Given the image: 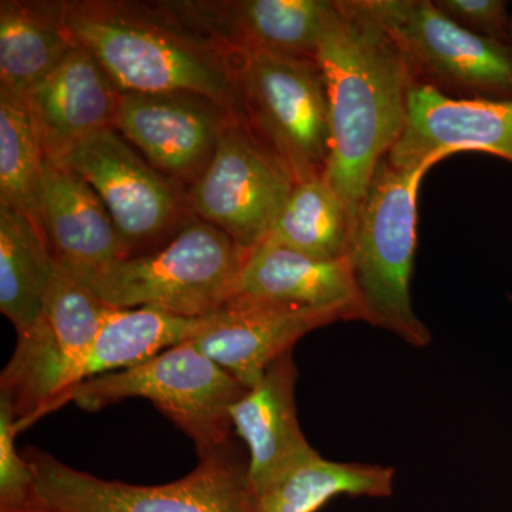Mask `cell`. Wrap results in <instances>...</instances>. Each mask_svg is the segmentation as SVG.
Returning a JSON list of instances; mask_svg holds the SVG:
<instances>
[{"instance_id": "cell-2", "label": "cell", "mask_w": 512, "mask_h": 512, "mask_svg": "<svg viewBox=\"0 0 512 512\" xmlns=\"http://www.w3.org/2000/svg\"><path fill=\"white\" fill-rule=\"evenodd\" d=\"M63 18L120 93L192 94L244 114L231 50L192 29L163 2H63Z\"/></svg>"}, {"instance_id": "cell-21", "label": "cell", "mask_w": 512, "mask_h": 512, "mask_svg": "<svg viewBox=\"0 0 512 512\" xmlns=\"http://www.w3.org/2000/svg\"><path fill=\"white\" fill-rule=\"evenodd\" d=\"M205 318H184L154 306L114 308L84 357L73 387L93 377L141 365L194 338Z\"/></svg>"}, {"instance_id": "cell-22", "label": "cell", "mask_w": 512, "mask_h": 512, "mask_svg": "<svg viewBox=\"0 0 512 512\" xmlns=\"http://www.w3.org/2000/svg\"><path fill=\"white\" fill-rule=\"evenodd\" d=\"M55 266L35 222L0 205V311L18 335L32 329L42 316Z\"/></svg>"}, {"instance_id": "cell-24", "label": "cell", "mask_w": 512, "mask_h": 512, "mask_svg": "<svg viewBox=\"0 0 512 512\" xmlns=\"http://www.w3.org/2000/svg\"><path fill=\"white\" fill-rule=\"evenodd\" d=\"M353 222L348 208L325 177L301 181L261 244L279 245L313 256L346 259Z\"/></svg>"}, {"instance_id": "cell-26", "label": "cell", "mask_w": 512, "mask_h": 512, "mask_svg": "<svg viewBox=\"0 0 512 512\" xmlns=\"http://www.w3.org/2000/svg\"><path fill=\"white\" fill-rule=\"evenodd\" d=\"M16 414L8 394L0 393V512L45 510L36 493L29 461L16 450Z\"/></svg>"}, {"instance_id": "cell-1", "label": "cell", "mask_w": 512, "mask_h": 512, "mask_svg": "<svg viewBox=\"0 0 512 512\" xmlns=\"http://www.w3.org/2000/svg\"><path fill=\"white\" fill-rule=\"evenodd\" d=\"M316 62L328 89L330 157L325 178L355 225L377 165L406 126L412 72L366 0H339Z\"/></svg>"}, {"instance_id": "cell-28", "label": "cell", "mask_w": 512, "mask_h": 512, "mask_svg": "<svg viewBox=\"0 0 512 512\" xmlns=\"http://www.w3.org/2000/svg\"><path fill=\"white\" fill-rule=\"evenodd\" d=\"M510 33H511V46H512V18H511Z\"/></svg>"}, {"instance_id": "cell-3", "label": "cell", "mask_w": 512, "mask_h": 512, "mask_svg": "<svg viewBox=\"0 0 512 512\" xmlns=\"http://www.w3.org/2000/svg\"><path fill=\"white\" fill-rule=\"evenodd\" d=\"M431 167L377 165L355 225L348 261L363 322L426 348L430 329L414 312L410 282L417 247V195Z\"/></svg>"}, {"instance_id": "cell-20", "label": "cell", "mask_w": 512, "mask_h": 512, "mask_svg": "<svg viewBox=\"0 0 512 512\" xmlns=\"http://www.w3.org/2000/svg\"><path fill=\"white\" fill-rule=\"evenodd\" d=\"M77 46L63 2H0V89L26 96Z\"/></svg>"}, {"instance_id": "cell-15", "label": "cell", "mask_w": 512, "mask_h": 512, "mask_svg": "<svg viewBox=\"0 0 512 512\" xmlns=\"http://www.w3.org/2000/svg\"><path fill=\"white\" fill-rule=\"evenodd\" d=\"M338 315L312 309L229 301L205 318L192 342L247 389L279 357L312 330L338 322Z\"/></svg>"}, {"instance_id": "cell-9", "label": "cell", "mask_w": 512, "mask_h": 512, "mask_svg": "<svg viewBox=\"0 0 512 512\" xmlns=\"http://www.w3.org/2000/svg\"><path fill=\"white\" fill-rule=\"evenodd\" d=\"M366 2L402 49L414 84L448 96L512 100L511 45L460 28L430 0Z\"/></svg>"}, {"instance_id": "cell-5", "label": "cell", "mask_w": 512, "mask_h": 512, "mask_svg": "<svg viewBox=\"0 0 512 512\" xmlns=\"http://www.w3.org/2000/svg\"><path fill=\"white\" fill-rule=\"evenodd\" d=\"M247 390L188 339L141 365L84 380L50 403L43 417L70 402L97 412L141 397L183 430L202 458L231 446L234 427L229 410Z\"/></svg>"}, {"instance_id": "cell-8", "label": "cell", "mask_w": 512, "mask_h": 512, "mask_svg": "<svg viewBox=\"0 0 512 512\" xmlns=\"http://www.w3.org/2000/svg\"><path fill=\"white\" fill-rule=\"evenodd\" d=\"M36 478V493L55 512H252L248 466L232 447L200 458L173 483L136 485L103 480L60 463L43 451L23 454Z\"/></svg>"}, {"instance_id": "cell-14", "label": "cell", "mask_w": 512, "mask_h": 512, "mask_svg": "<svg viewBox=\"0 0 512 512\" xmlns=\"http://www.w3.org/2000/svg\"><path fill=\"white\" fill-rule=\"evenodd\" d=\"M164 5L192 29L227 49L315 60L336 13V2L328 0H190Z\"/></svg>"}, {"instance_id": "cell-12", "label": "cell", "mask_w": 512, "mask_h": 512, "mask_svg": "<svg viewBox=\"0 0 512 512\" xmlns=\"http://www.w3.org/2000/svg\"><path fill=\"white\" fill-rule=\"evenodd\" d=\"M232 111L192 94L120 93L114 128L138 153L188 188L210 165Z\"/></svg>"}, {"instance_id": "cell-19", "label": "cell", "mask_w": 512, "mask_h": 512, "mask_svg": "<svg viewBox=\"0 0 512 512\" xmlns=\"http://www.w3.org/2000/svg\"><path fill=\"white\" fill-rule=\"evenodd\" d=\"M231 301L330 312L362 320L348 258L329 259L259 244L248 252Z\"/></svg>"}, {"instance_id": "cell-7", "label": "cell", "mask_w": 512, "mask_h": 512, "mask_svg": "<svg viewBox=\"0 0 512 512\" xmlns=\"http://www.w3.org/2000/svg\"><path fill=\"white\" fill-rule=\"evenodd\" d=\"M86 278L56 262L42 316L18 345L0 376L18 431L29 429L57 397L72 389L84 357L113 312Z\"/></svg>"}, {"instance_id": "cell-18", "label": "cell", "mask_w": 512, "mask_h": 512, "mask_svg": "<svg viewBox=\"0 0 512 512\" xmlns=\"http://www.w3.org/2000/svg\"><path fill=\"white\" fill-rule=\"evenodd\" d=\"M120 92L96 57L77 46L28 94L46 158L57 161L99 131L114 128Z\"/></svg>"}, {"instance_id": "cell-11", "label": "cell", "mask_w": 512, "mask_h": 512, "mask_svg": "<svg viewBox=\"0 0 512 512\" xmlns=\"http://www.w3.org/2000/svg\"><path fill=\"white\" fill-rule=\"evenodd\" d=\"M57 163L80 175L109 211L130 256L174 231L185 195L157 171L116 128L99 131Z\"/></svg>"}, {"instance_id": "cell-27", "label": "cell", "mask_w": 512, "mask_h": 512, "mask_svg": "<svg viewBox=\"0 0 512 512\" xmlns=\"http://www.w3.org/2000/svg\"><path fill=\"white\" fill-rule=\"evenodd\" d=\"M434 5L460 28L511 45V18L501 0H436Z\"/></svg>"}, {"instance_id": "cell-25", "label": "cell", "mask_w": 512, "mask_h": 512, "mask_svg": "<svg viewBox=\"0 0 512 512\" xmlns=\"http://www.w3.org/2000/svg\"><path fill=\"white\" fill-rule=\"evenodd\" d=\"M45 161L26 96L0 89V205L28 215L39 228V191Z\"/></svg>"}, {"instance_id": "cell-23", "label": "cell", "mask_w": 512, "mask_h": 512, "mask_svg": "<svg viewBox=\"0 0 512 512\" xmlns=\"http://www.w3.org/2000/svg\"><path fill=\"white\" fill-rule=\"evenodd\" d=\"M394 470L379 464L338 463L316 454L252 495V512H316L338 497H390Z\"/></svg>"}, {"instance_id": "cell-6", "label": "cell", "mask_w": 512, "mask_h": 512, "mask_svg": "<svg viewBox=\"0 0 512 512\" xmlns=\"http://www.w3.org/2000/svg\"><path fill=\"white\" fill-rule=\"evenodd\" d=\"M231 50L249 126L281 158L296 183L325 177L330 157L329 99L315 59Z\"/></svg>"}, {"instance_id": "cell-13", "label": "cell", "mask_w": 512, "mask_h": 512, "mask_svg": "<svg viewBox=\"0 0 512 512\" xmlns=\"http://www.w3.org/2000/svg\"><path fill=\"white\" fill-rule=\"evenodd\" d=\"M478 151L512 163V100L453 97L414 84L406 126L387 160L396 168L433 167L448 156Z\"/></svg>"}, {"instance_id": "cell-16", "label": "cell", "mask_w": 512, "mask_h": 512, "mask_svg": "<svg viewBox=\"0 0 512 512\" xmlns=\"http://www.w3.org/2000/svg\"><path fill=\"white\" fill-rule=\"evenodd\" d=\"M296 379L291 350L275 360L229 410L235 433L248 447L251 494L318 454L299 424Z\"/></svg>"}, {"instance_id": "cell-10", "label": "cell", "mask_w": 512, "mask_h": 512, "mask_svg": "<svg viewBox=\"0 0 512 512\" xmlns=\"http://www.w3.org/2000/svg\"><path fill=\"white\" fill-rule=\"evenodd\" d=\"M295 184L288 165L244 114H232L210 165L188 188L185 200L197 218L251 251L268 237Z\"/></svg>"}, {"instance_id": "cell-17", "label": "cell", "mask_w": 512, "mask_h": 512, "mask_svg": "<svg viewBox=\"0 0 512 512\" xmlns=\"http://www.w3.org/2000/svg\"><path fill=\"white\" fill-rule=\"evenodd\" d=\"M39 224L55 261L79 275L130 256L96 191L79 174L49 158L40 181Z\"/></svg>"}, {"instance_id": "cell-4", "label": "cell", "mask_w": 512, "mask_h": 512, "mask_svg": "<svg viewBox=\"0 0 512 512\" xmlns=\"http://www.w3.org/2000/svg\"><path fill=\"white\" fill-rule=\"evenodd\" d=\"M248 252L221 229L195 218L164 247L83 278L113 308L154 306L184 318H205L231 301Z\"/></svg>"}, {"instance_id": "cell-29", "label": "cell", "mask_w": 512, "mask_h": 512, "mask_svg": "<svg viewBox=\"0 0 512 512\" xmlns=\"http://www.w3.org/2000/svg\"><path fill=\"white\" fill-rule=\"evenodd\" d=\"M39 512H55V511H50V510H47V508H45V510H42V511H39Z\"/></svg>"}]
</instances>
